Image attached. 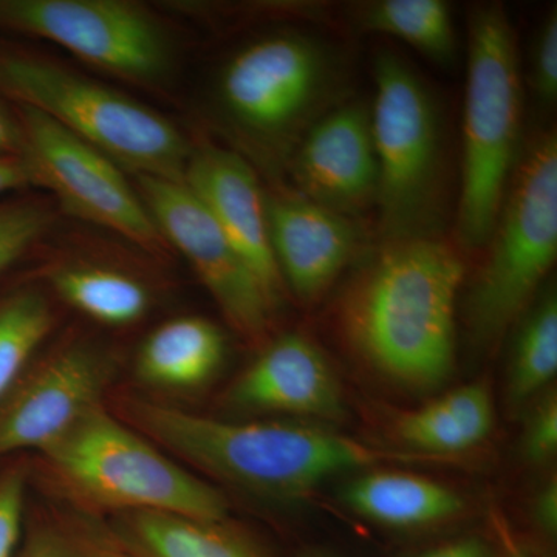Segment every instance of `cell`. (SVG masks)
<instances>
[{"label":"cell","instance_id":"1","mask_svg":"<svg viewBox=\"0 0 557 557\" xmlns=\"http://www.w3.org/2000/svg\"><path fill=\"white\" fill-rule=\"evenodd\" d=\"M463 277V260L442 237L383 242L341 293V338L362 366L392 386L437 388L456 366Z\"/></svg>","mask_w":557,"mask_h":557},{"label":"cell","instance_id":"2","mask_svg":"<svg viewBox=\"0 0 557 557\" xmlns=\"http://www.w3.org/2000/svg\"><path fill=\"white\" fill-rule=\"evenodd\" d=\"M124 410L143 434L183 460L265 496H304L333 475L381 463H443L295 421L218 420L138 398L126 399Z\"/></svg>","mask_w":557,"mask_h":557},{"label":"cell","instance_id":"3","mask_svg":"<svg viewBox=\"0 0 557 557\" xmlns=\"http://www.w3.org/2000/svg\"><path fill=\"white\" fill-rule=\"evenodd\" d=\"M343 51L311 33L285 30L252 40L218 81L226 123L262 157L288 163L300 139L347 101Z\"/></svg>","mask_w":557,"mask_h":557},{"label":"cell","instance_id":"4","mask_svg":"<svg viewBox=\"0 0 557 557\" xmlns=\"http://www.w3.org/2000/svg\"><path fill=\"white\" fill-rule=\"evenodd\" d=\"M380 244L438 239L448 211L445 124L423 76L391 49L373 61Z\"/></svg>","mask_w":557,"mask_h":557},{"label":"cell","instance_id":"5","mask_svg":"<svg viewBox=\"0 0 557 557\" xmlns=\"http://www.w3.org/2000/svg\"><path fill=\"white\" fill-rule=\"evenodd\" d=\"M523 90L518 38L507 10L480 5L469 20L457 239L485 248L520 157Z\"/></svg>","mask_w":557,"mask_h":557},{"label":"cell","instance_id":"6","mask_svg":"<svg viewBox=\"0 0 557 557\" xmlns=\"http://www.w3.org/2000/svg\"><path fill=\"white\" fill-rule=\"evenodd\" d=\"M485 247V262L469 289L468 325L474 343L491 348L518 324L556 262L555 131L542 132L520 150Z\"/></svg>","mask_w":557,"mask_h":557},{"label":"cell","instance_id":"7","mask_svg":"<svg viewBox=\"0 0 557 557\" xmlns=\"http://www.w3.org/2000/svg\"><path fill=\"white\" fill-rule=\"evenodd\" d=\"M0 95L46 113L135 175L185 183L190 146L152 109L60 65L0 53Z\"/></svg>","mask_w":557,"mask_h":557},{"label":"cell","instance_id":"8","mask_svg":"<svg viewBox=\"0 0 557 557\" xmlns=\"http://www.w3.org/2000/svg\"><path fill=\"white\" fill-rule=\"evenodd\" d=\"M42 456L79 500L116 515L159 511L200 520L228 519V500L115 420L89 410Z\"/></svg>","mask_w":557,"mask_h":557},{"label":"cell","instance_id":"9","mask_svg":"<svg viewBox=\"0 0 557 557\" xmlns=\"http://www.w3.org/2000/svg\"><path fill=\"white\" fill-rule=\"evenodd\" d=\"M0 27L51 40L134 83H161L174 64L159 22L120 0H0Z\"/></svg>","mask_w":557,"mask_h":557},{"label":"cell","instance_id":"10","mask_svg":"<svg viewBox=\"0 0 557 557\" xmlns=\"http://www.w3.org/2000/svg\"><path fill=\"white\" fill-rule=\"evenodd\" d=\"M14 106L36 186L53 190L75 218L115 231L139 247L163 248L160 230L119 164L46 113Z\"/></svg>","mask_w":557,"mask_h":557},{"label":"cell","instance_id":"11","mask_svg":"<svg viewBox=\"0 0 557 557\" xmlns=\"http://www.w3.org/2000/svg\"><path fill=\"white\" fill-rule=\"evenodd\" d=\"M135 177L164 242L188 259L233 329L249 343L267 341L277 307L208 209L185 183Z\"/></svg>","mask_w":557,"mask_h":557},{"label":"cell","instance_id":"12","mask_svg":"<svg viewBox=\"0 0 557 557\" xmlns=\"http://www.w3.org/2000/svg\"><path fill=\"white\" fill-rule=\"evenodd\" d=\"M110 376L112 362L90 344H72L32 362L0 401V460L53 445L101 405Z\"/></svg>","mask_w":557,"mask_h":557},{"label":"cell","instance_id":"13","mask_svg":"<svg viewBox=\"0 0 557 557\" xmlns=\"http://www.w3.org/2000/svg\"><path fill=\"white\" fill-rule=\"evenodd\" d=\"M296 193L354 219L375 207L379 166L370 106L347 100L325 113L288 161Z\"/></svg>","mask_w":557,"mask_h":557},{"label":"cell","instance_id":"14","mask_svg":"<svg viewBox=\"0 0 557 557\" xmlns=\"http://www.w3.org/2000/svg\"><path fill=\"white\" fill-rule=\"evenodd\" d=\"M271 249L284 287L304 304H314L336 284L362 247L357 223L300 196L265 193Z\"/></svg>","mask_w":557,"mask_h":557},{"label":"cell","instance_id":"15","mask_svg":"<svg viewBox=\"0 0 557 557\" xmlns=\"http://www.w3.org/2000/svg\"><path fill=\"white\" fill-rule=\"evenodd\" d=\"M185 185L258 276L274 306H281L285 287L271 249L265 190L251 163L234 150L201 146L190 152Z\"/></svg>","mask_w":557,"mask_h":557},{"label":"cell","instance_id":"16","mask_svg":"<svg viewBox=\"0 0 557 557\" xmlns=\"http://www.w3.org/2000/svg\"><path fill=\"white\" fill-rule=\"evenodd\" d=\"M225 405L237 412L341 420L343 387L318 344L288 333L271 341L231 384Z\"/></svg>","mask_w":557,"mask_h":557},{"label":"cell","instance_id":"17","mask_svg":"<svg viewBox=\"0 0 557 557\" xmlns=\"http://www.w3.org/2000/svg\"><path fill=\"white\" fill-rule=\"evenodd\" d=\"M344 504L370 522L399 531L429 530L463 515L467 502L454 487L406 471L373 469L343 487Z\"/></svg>","mask_w":557,"mask_h":557},{"label":"cell","instance_id":"18","mask_svg":"<svg viewBox=\"0 0 557 557\" xmlns=\"http://www.w3.org/2000/svg\"><path fill=\"white\" fill-rule=\"evenodd\" d=\"M493 428V397L483 383L454 388L423 408L403 410L392 420V434L403 443V449L446 463L482 445Z\"/></svg>","mask_w":557,"mask_h":557},{"label":"cell","instance_id":"19","mask_svg":"<svg viewBox=\"0 0 557 557\" xmlns=\"http://www.w3.org/2000/svg\"><path fill=\"white\" fill-rule=\"evenodd\" d=\"M108 534L134 557H267L226 520L127 511L116 515Z\"/></svg>","mask_w":557,"mask_h":557},{"label":"cell","instance_id":"20","mask_svg":"<svg viewBox=\"0 0 557 557\" xmlns=\"http://www.w3.org/2000/svg\"><path fill=\"white\" fill-rule=\"evenodd\" d=\"M225 338L208 319L166 322L139 348L137 375L149 386L194 388L208 383L222 366Z\"/></svg>","mask_w":557,"mask_h":557},{"label":"cell","instance_id":"21","mask_svg":"<svg viewBox=\"0 0 557 557\" xmlns=\"http://www.w3.org/2000/svg\"><path fill=\"white\" fill-rule=\"evenodd\" d=\"M362 32L408 44L438 65L457 58V35L448 3L442 0H375L355 9Z\"/></svg>","mask_w":557,"mask_h":557},{"label":"cell","instance_id":"22","mask_svg":"<svg viewBox=\"0 0 557 557\" xmlns=\"http://www.w3.org/2000/svg\"><path fill=\"white\" fill-rule=\"evenodd\" d=\"M557 373V295L555 287L534 299L518 321L507 373V401L512 410L537 397Z\"/></svg>","mask_w":557,"mask_h":557},{"label":"cell","instance_id":"23","mask_svg":"<svg viewBox=\"0 0 557 557\" xmlns=\"http://www.w3.org/2000/svg\"><path fill=\"white\" fill-rule=\"evenodd\" d=\"M50 281L61 299L102 324H134L149 309L145 285L120 271L72 265L54 271Z\"/></svg>","mask_w":557,"mask_h":557},{"label":"cell","instance_id":"24","mask_svg":"<svg viewBox=\"0 0 557 557\" xmlns=\"http://www.w3.org/2000/svg\"><path fill=\"white\" fill-rule=\"evenodd\" d=\"M53 321L40 289L21 285L0 293V401L32 364Z\"/></svg>","mask_w":557,"mask_h":557},{"label":"cell","instance_id":"25","mask_svg":"<svg viewBox=\"0 0 557 557\" xmlns=\"http://www.w3.org/2000/svg\"><path fill=\"white\" fill-rule=\"evenodd\" d=\"M50 223V209L39 201H0V277L38 244L49 231Z\"/></svg>","mask_w":557,"mask_h":557},{"label":"cell","instance_id":"26","mask_svg":"<svg viewBox=\"0 0 557 557\" xmlns=\"http://www.w3.org/2000/svg\"><path fill=\"white\" fill-rule=\"evenodd\" d=\"M27 478V468L21 460H0V557H17L20 553Z\"/></svg>","mask_w":557,"mask_h":557},{"label":"cell","instance_id":"27","mask_svg":"<svg viewBox=\"0 0 557 557\" xmlns=\"http://www.w3.org/2000/svg\"><path fill=\"white\" fill-rule=\"evenodd\" d=\"M531 86L542 104L552 108L557 100V11L549 10L539 28L531 60Z\"/></svg>","mask_w":557,"mask_h":557},{"label":"cell","instance_id":"28","mask_svg":"<svg viewBox=\"0 0 557 557\" xmlns=\"http://www.w3.org/2000/svg\"><path fill=\"white\" fill-rule=\"evenodd\" d=\"M523 456L531 463H547L557 453V397L545 395L527 421L522 438Z\"/></svg>","mask_w":557,"mask_h":557},{"label":"cell","instance_id":"29","mask_svg":"<svg viewBox=\"0 0 557 557\" xmlns=\"http://www.w3.org/2000/svg\"><path fill=\"white\" fill-rule=\"evenodd\" d=\"M17 557H91L86 541L60 528L36 525L24 534Z\"/></svg>","mask_w":557,"mask_h":557},{"label":"cell","instance_id":"30","mask_svg":"<svg viewBox=\"0 0 557 557\" xmlns=\"http://www.w3.org/2000/svg\"><path fill=\"white\" fill-rule=\"evenodd\" d=\"M496 539L467 534L438 542L410 557H496Z\"/></svg>","mask_w":557,"mask_h":557},{"label":"cell","instance_id":"31","mask_svg":"<svg viewBox=\"0 0 557 557\" xmlns=\"http://www.w3.org/2000/svg\"><path fill=\"white\" fill-rule=\"evenodd\" d=\"M36 186V175L25 156L0 157V196Z\"/></svg>","mask_w":557,"mask_h":557},{"label":"cell","instance_id":"32","mask_svg":"<svg viewBox=\"0 0 557 557\" xmlns=\"http://www.w3.org/2000/svg\"><path fill=\"white\" fill-rule=\"evenodd\" d=\"M533 519L539 530L552 539L557 533V482L549 480L541 487L533 502Z\"/></svg>","mask_w":557,"mask_h":557},{"label":"cell","instance_id":"33","mask_svg":"<svg viewBox=\"0 0 557 557\" xmlns=\"http://www.w3.org/2000/svg\"><path fill=\"white\" fill-rule=\"evenodd\" d=\"M24 134L16 112L0 100V157L24 156Z\"/></svg>","mask_w":557,"mask_h":557},{"label":"cell","instance_id":"34","mask_svg":"<svg viewBox=\"0 0 557 557\" xmlns=\"http://www.w3.org/2000/svg\"><path fill=\"white\" fill-rule=\"evenodd\" d=\"M496 533V557H544L539 555L537 549L531 548L530 545L519 541V539L502 523V520H497Z\"/></svg>","mask_w":557,"mask_h":557},{"label":"cell","instance_id":"35","mask_svg":"<svg viewBox=\"0 0 557 557\" xmlns=\"http://www.w3.org/2000/svg\"><path fill=\"white\" fill-rule=\"evenodd\" d=\"M83 537L91 557H134L126 549L121 548L115 541H112L108 531L106 533L89 531V533L83 534Z\"/></svg>","mask_w":557,"mask_h":557},{"label":"cell","instance_id":"36","mask_svg":"<svg viewBox=\"0 0 557 557\" xmlns=\"http://www.w3.org/2000/svg\"><path fill=\"white\" fill-rule=\"evenodd\" d=\"M304 557H325V556H319V555H307V556H304Z\"/></svg>","mask_w":557,"mask_h":557}]
</instances>
